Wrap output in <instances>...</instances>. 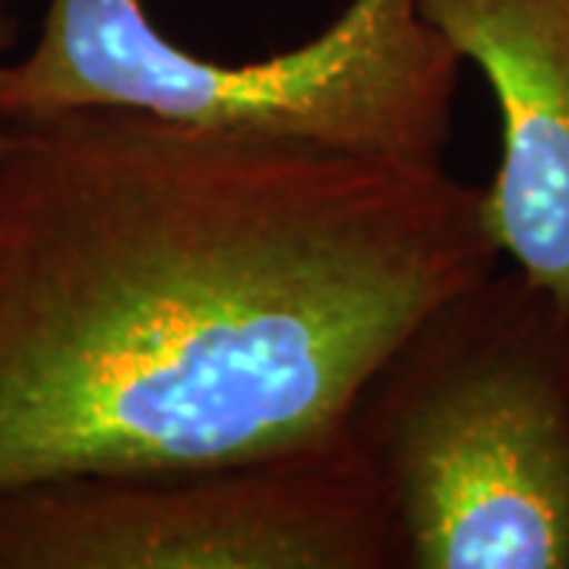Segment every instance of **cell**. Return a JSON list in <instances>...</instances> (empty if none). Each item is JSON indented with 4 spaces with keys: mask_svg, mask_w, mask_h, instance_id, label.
<instances>
[{
    "mask_svg": "<svg viewBox=\"0 0 569 569\" xmlns=\"http://www.w3.org/2000/svg\"><path fill=\"white\" fill-rule=\"evenodd\" d=\"M447 162L77 108L0 130V493L336 433L500 266Z\"/></svg>",
    "mask_w": 569,
    "mask_h": 569,
    "instance_id": "1",
    "label": "cell"
},
{
    "mask_svg": "<svg viewBox=\"0 0 569 569\" xmlns=\"http://www.w3.org/2000/svg\"><path fill=\"white\" fill-rule=\"evenodd\" d=\"M396 569H569V307L493 269L427 310L342 421Z\"/></svg>",
    "mask_w": 569,
    "mask_h": 569,
    "instance_id": "2",
    "label": "cell"
},
{
    "mask_svg": "<svg viewBox=\"0 0 569 569\" xmlns=\"http://www.w3.org/2000/svg\"><path fill=\"white\" fill-rule=\"evenodd\" d=\"M459 73L462 58L418 0H348L320 36L253 61L178 44L146 0H48L36 44L0 67V121L123 108L437 164Z\"/></svg>",
    "mask_w": 569,
    "mask_h": 569,
    "instance_id": "3",
    "label": "cell"
},
{
    "mask_svg": "<svg viewBox=\"0 0 569 569\" xmlns=\"http://www.w3.org/2000/svg\"><path fill=\"white\" fill-rule=\"evenodd\" d=\"M0 569H396V545L339 427L247 459L3 490Z\"/></svg>",
    "mask_w": 569,
    "mask_h": 569,
    "instance_id": "4",
    "label": "cell"
},
{
    "mask_svg": "<svg viewBox=\"0 0 569 569\" xmlns=\"http://www.w3.org/2000/svg\"><path fill=\"white\" fill-rule=\"evenodd\" d=\"M488 80L500 162L488 224L516 269L569 307V0H418Z\"/></svg>",
    "mask_w": 569,
    "mask_h": 569,
    "instance_id": "5",
    "label": "cell"
},
{
    "mask_svg": "<svg viewBox=\"0 0 569 569\" xmlns=\"http://www.w3.org/2000/svg\"><path fill=\"white\" fill-rule=\"evenodd\" d=\"M22 22L17 7L10 0H0V67L13 58L17 44H20ZM0 130H3V121H0Z\"/></svg>",
    "mask_w": 569,
    "mask_h": 569,
    "instance_id": "6",
    "label": "cell"
}]
</instances>
